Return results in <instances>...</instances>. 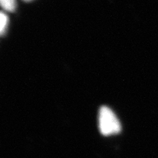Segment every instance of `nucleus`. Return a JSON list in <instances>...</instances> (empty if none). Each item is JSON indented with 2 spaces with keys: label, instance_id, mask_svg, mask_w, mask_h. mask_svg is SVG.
<instances>
[{
  "label": "nucleus",
  "instance_id": "nucleus-3",
  "mask_svg": "<svg viewBox=\"0 0 158 158\" xmlns=\"http://www.w3.org/2000/svg\"><path fill=\"white\" fill-rule=\"evenodd\" d=\"M0 18H1L0 19V31H1V34L3 35L6 29H7V24H8V18L3 12L1 13V17Z\"/></svg>",
  "mask_w": 158,
  "mask_h": 158
},
{
  "label": "nucleus",
  "instance_id": "nucleus-2",
  "mask_svg": "<svg viewBox=\"0 0 158 158\" xmlns=\"http://www.w3.org/2000/svg\"><path fill=\"white\" fill-rule=\"evenodd\" d=\"M1 5L5 10L13 11L15 7V0H1Z\"/></svg>",
  "mask_w": 158,
  "mask_h": 158
},
{
  "label": "nucleus",
  "instance_id": "nucleus-1",
  "mask_svg": "<svg viewBox=\"0 0 158 158\" xmlns=\"http://www.w3.org/2000/svg\"><path fill=\"white\" fill-rule=\"evenodd\" d=\"M99 129L103 135L119 133L121 124L115 114L109 108L102 106L99 112Z\"/></svg>",
  "mask_w": 158,
  "mask_h": 158
}]
</instances>
